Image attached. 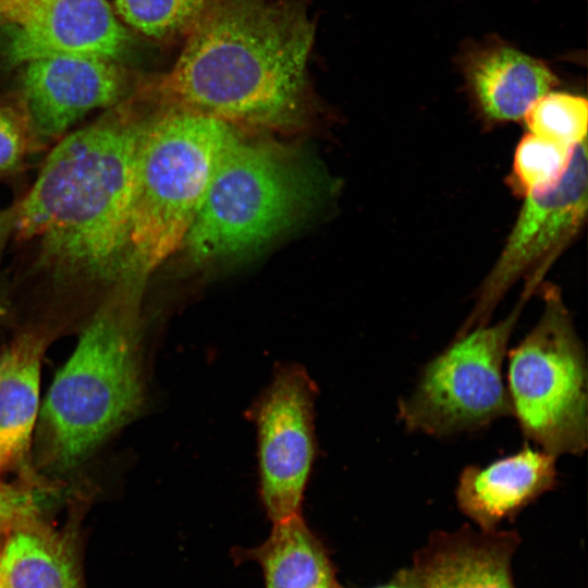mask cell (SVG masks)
Listing matches in <instances>:
<instances>
[{
    "label": "cell",
    "mask_w": 588,
    "mask_h": 588,
    "mask_svg": "<svg viewBox=\"0 0 588 588\" xmlns=\"http://www.w3.org/2000/svg\"><path fill=\"white\" fill-rule=\"evenodd\" d=\"M317 388L303 366L275 367L249 409L257 434L259 493L274 522L302 514L315 452Z\"/></svg>",
    "instance_id": "9"
},
{
    "label": "cell",
    "mask_w": 588,
    "mask_h": 588,
    "mask_svg": "<svg viewBox=\"0 0 588 588\" xmlns=\"http://www.w3.org/2000/svg\"><path fill=\"white\" fill-rule=\"evenodd\" d=\"M308 195V182L283 150L236 135L183 246L197 262L255 250L293 223Z\"/></svg>",
    "instance_id": "5"
},
{
    "label": "cell",
    "mask_w": 588,
    "mask_h": 588,
    "mask_svg": "<svg viewBox=\"0 0 588 588\" xmlns=\"http://www.w3.org/2000/svg\"><path fill=\"white\" fill-rule=\"evenodd\" d=\"M160 90L174 108L235 124L293 122L305 93L314 27L292 3L206 0Z\"/></svg>",
    "instance_id": "2"
},
{
    "label": "cell",
    "mask_w": 588,
    "mask_h": 588,
    "mask_svg": "<svg viewBox=\"0 0 588 588\" xmlns=\"http://www.w3.org/2000/svg\"><path fill=\"white\" fill-rule=\"evenodd\" d=\"M588 207L587 140L573 148L564 174L553 185L525 195L504 247L479 289L475 307L456 334L489 323L507 291L527 272L534 290L543 269L581 229Z\"/></svg>",
    "instance_id": "8"
},
{
    "label": "cell",
    "mask_w": 588,
    "mask_h": 588,
    "mask_svg": "<svg viewBox=\"0 0 588 588\" xmlns=\"http://www.w3.org/2000/svg\"><path fill=\"white\" fill-rule=\"evenodd\" d=\"M530 294L525 291L504 319L456 334L424 366L414 390L397 403V418L407 431L444 438L512 416L502 367Z\"/></svg>",
    "instance_id": "7"
},
{
    "label": "cell",
    "mask_w": 588,
    "mask_h": 588,
    "mask_svg": "<svg viewBox=\"0 0 588 588\" xmlns=\"http://www.w3.org/2000/svg\"><path fill=\"white\" fill-rule=\"evenodd\" d=\"M0 27L13 63L66 54L113 61L128 44L107 0H0Z\"/></svg>",
    "instance_id": "10"
},
{
    "label": "cell",
    "mask_w": 588,
    "mask_h": 588,
    "mask_svg": "<svg viewBox=\"0 0 588 588\" xmlns=\"http://www.w3.org/2000/svg\"><path fill=\"white\" fill-rule=\"evenodd\" d=\"M373 588H418V587H416L415 585H413V584H411L408 581H405V580L397 577V581H395V583H391V584L382 585V586H377V587H373Z\"/></svg>",
    "instance_id": "24"
},
{
    "label": "cell",
    "mask_w": 588,
    "mask_h": 588,
    "mask_svg": "<svg viewBox=\"0 0 588 588\" xmlns=\"http://www.w3.org/2000/svg\"><path fill=\"white\" fill-rule=\"evenodd\" d=\"M41 146L25 110L0 106V172L22 166L26 157Z\"/></svg>",
    "instance_id": "21"
},
{
    "label": "cell",
    "mask_w": 588,
    "mask_h": 588,
    "mask_svg": "<svg viewBox=\"0 0 588 588\" xmlns=\"http://www.w3.org/2000/svg\"><path fill=\"white\" fill-rule=\"evenodd\" d=\"M523 119L528 133L543 139L568 147L587 140L588 103L581 96L551 90Z\"/></svg>",
    "instance_id": "18"
},
{
    "label": "cell",
    "mask_w": 588,
    "mask_h": 588,
    "mask_svg": "<svg viewBox=\"0 0 588 588\" xmlns=\"http://www.w3.org/2000/svg\"><path fill=\"white\" fill-rule=\"evenodd\" d=\"M235 126L172 107L148 118L135 167L128 280L146 277L183 246Z\"/></svg>",
    "instance_id": "4"
},
{
    "label": "cell",
    "mask_w": 588,
    "mask_h": 588,
    "mask_svg": "<svg viewBox=\"0 0 588 588\" xmlns=\"http://www.w3.org/2000/svg\"><path fill=\"white\" fill-rule=\"evenodd\" d=\"M556 458L527 444L486 466L468 465L458 477L457 506L480 530H494L555 487Z\"/></svg>",
    "instance_id": "13"
},
{
    "label": "cell",
    "mask_w": 588,
    "mask_h": 588,
    "mask_svg": "<svg viewBox=\"0 0 588 588\" xmlns=\"http://www.w3.org/2000/svg\"><path fill=\"white\" fill-rule=\"evenodd\" d=\"M463 69L475 105L493 122L523 119L558 84V77L542 61L504 44L470 51Z\"/></svg>",
    "instance_id": "14"
},
{
    "label": "cell",
    "mask_w": 588,
    "mask_h": 588,
    "mask_svg": "<svg viewBox=\"0 0 588 588\" xmlns=\"http://www.w3.org/2000/svg\"><path fill=\"white\" fill-rule=\"evenodd\" d=\"M519 542L515 530L436 531L397 577L418 588H515L511 561Z\"/></svg>",
    "instance_id": "12"
},
{
    "label": "cell",
    "mask_w": 588,
    "mask_h": 588,
    "mask_svg": "<svg viewBox=\"0 0 588 588\" xmlns=\"http://www.w3.org/2000/svg\"><path fill=\"white\" fill-rule=\"evenodd\" d=\"M28 495L0 480V523H11L30 513Z\"/></svg>",
    "instance_id": "22"
},
{
    "label": "cell",
    "mask_w": 588,
    "mask_h": 588,
    "mask_svg": "<svg viewBox=\"0 0 588 588\" xmlns=\"http://www.w3.org/2000/svg\"><path fill=\"white\" fill-rule=\"evenodd\" d=\"M13 231L12 209L0 211V254L9 233Z\"/></svg>",
    "instance_id": "23"
},
{
    "label": "cell",
    "mask_w": 588,
    "mask_h": 588,
    "mask_svg": "<svg viewBox=\"0 0 588 588\" xmlns=\"http://www.w3.org/2000/svg\"><path fill=\"white\" fill-rule=\"evenodd\" d=\"M44 339L26 332L0 356V469L23 457L39 413Z\"/></svg>",
    "instance_id": "15"
},
{
    "label": "cell",
    "mask_w": 588,
    "mask_h": 588,
    "mask_svg": "<svg viewBox=\"0 0 588 588\" xmlns=\"http://www.w3.org/2000/svg\"><path fill=\"white\" fill-rule=\"evenodd\" d=\"M147 120L120 102L68 132L12 208L13 232L35 242L39 267L57 283L109 293L128 279L135 167Z\"/></svg>",
    "instance_id": "1"
},
{
    "label": "cell",
    "mask_w": 588,
    "mask_h": 588,
    "mask_svg": "<svg viewBox=\"0 0 588 588\" xmlns=\"http://www.w3.org/2000/svg\"><path fill=\"white\" fill-rule=\"evenodd\" d=\"M573 148L526 134L514 154L512 186L519 194L527 195L555 184L568 167Z\"/></svg>",
    "instance_id": "19"
},
{
    "label": "cell",
    "mask_w": 588,
    "mask_h": 588,
    "mask_svg": "<svg viewBox=\"0 0 588 588\" xmlns=\"http://www.w3.org/2000/svg\"><path fill=\"white\" fill-rule=\"evenodd\" d=\"M26 64L24 110L41 148L88 112L119 105L124 94L123 76L111 60L66 54Z\"/></svg>",
    "instance_id": "11"
},
{
    "label": "cell",
    "mask_w": 588,
    "mask_h": 588,
    "mask_svg": "<svg viewBox=\"0 0 588 588\" xmlns=\"http://www.w3.org/2000/svg\"><path fill=\"white\" fill-rule=\"evenodd\" d=\"M142 286L123 281L105 296L50 385L41 421L56 466L83 461L142 406Z\"/></svg>",
    "instance_id": "3"
},
{
    "label": "cell",
    "mask_w": 588,
    "mask_h": 588,
    "mask_svg": "<svg viewBox=\"0 0 588 588\" xmlns=\"http://www.w3.org/2000/svg\"><path fill=\"white\" fill-rule=\"evenodd\" d=\"M1 588H78L74 566L59 543L35 528H15L0 551Z\"/></svg>",
    "instance_id": "17"
},
{
    "label": "cell",
    "mask_w": 588,
    "mask_h": 588,
    "mask_svg": "<svg viewBox=\"0 0 588 588\" xmlns=\"http://www.w3.org/2000/svg\"><path fill=\"white\" fill-rule=\"evenodd\" d=\"M1 588V587H0Z\"/></svg>",
    "instance_id": "25"
},
{
    "label": "cell",
    "mask_w": 588,
    "mask_h": 588,
    "mask_svg": "<svg viewBox=\"0 0 588 588\" xmlns=\"http://www.w3.org/2000/svg\"><path fill=\"white\" fill-rule=\"evenodd\" d=\"M206 0H114L118 14L151 37H163L192 26Z\"/></svg>",
    "instance_id": "20"
},
{
    "label": "cell",
    "mask_w": 588,
    "mask_h": 588,
    "mask_svg": "<svg viewBox=\"0 0 588 588\" xmlns=\"http://www.w3.org/2000/svg\"><path fill=\"white\" fill-rule=\"evenodd\" d=\"M247 555L261 565L266 588H341L326 548L302 515L274 522L268 539Z\"/></svg>",
    "instance_id": "16"
},
{
    "label": "cell",
    "mask_w": 588,
    "mask_h": 588,
    "mask_svg": "<svg viewBox=\"0 0 588 588\" xmlns=\"http://www.w3.org/2000/svg\"><path fill=\"white\" fill-rule=\"evenodd\" d=\"M506 355L512 417L525 439L555 457L584 454L586 354L559 290L546 289L538 322Z\"/></svg>",
    "instance_id": "6"
}]
</instances>
